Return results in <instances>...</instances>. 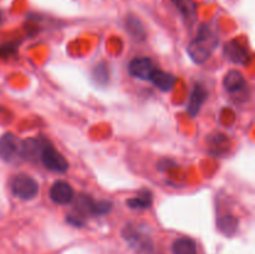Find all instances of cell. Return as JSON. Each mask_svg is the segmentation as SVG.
Returning <instances> with one entry per match:
<instances>
[{"instance_id":"15","label":"cell","mask_w":255,"mask_h":254,"mask_svg":"<svg viewBox=\"0 0 255 254\" xmlns=\"http://www.w3.org/2000/svg\"><path fill=\"white\" fill-rule=\"evenodd\" d=\"M96 201L89 194H79L75 199V209L82 216H94Z\"/></svg>"},{"instance_id":"16","label":"cell","mask_w":255,"mask_h":254,"mask_svg":"<svg viewBox=\"0 0 255 254\" xmlns=\"http://www.w3.org/2000/svg\"><path fill=\"white\" fill-rule=\"evenodd\" d=\"M172 252L173 254H197V244L192 238L182 237L173 242Z\"/></svg>"},{"instance_id":"23","label":"cell","mask_w":255,"mask_h":254,"mask_svg":"<svg viewBox=\"0 0 255 254\" xmlns=\"http://www.w3.org/2000/svg\"><path fill=\"white\" fill-rule=\"evenodd\" d=\"M1 22H2V14L1 11H0V25H1Z\"/></svg>"},{"instance_id":"5","label":"cell","mask_w":255,"mask_h":254,"mask_svg":"<svg viewBox=\"0 0 255 254\" xmlns=\"http://www.w3.org/2000/svg\"><path fill=\"white\" fill-rule=\"evenodd\" d=\"M154 65L148 57H136L129 62L128 71L133 77L139 80H149L154 72Z\"/></svg>"},{"instance_id":"9","label":"cell","mask_w":255,"mask_h":254,"mask_svg":"<svg viewBox=\"0 0 255 254\" xmlns=\"http://www.w3.org/2000/svg\"><path fill=\"white\" fill-rule=\"evenodd\" d=\"M223 86L229 94H238V92L247 89V81L242 72L232 70L224 76Z\"/></svg>"},{"instance_id":"2","label":"cell","mask_w":255,"mask_h":254,"mask_svg":"<svg viewBox=\"0 0 255 254\" xmlns=\"http://www.w3.org/2000/svg\"><path fill=\"white\" fill-rule=\"evenodd\" d=\"M0 158L11 164L22 161V141L11 132L0 137Z\"/></svg>"},{"instance_id":"11","label":"cell","mask_w":255,"mask_h":254,"mask_svg":"<svg viewBox=\"0 0 255 254\" xmlns=\"http://www.w3.org/2000/svg\"><path fill=\"white\" fill-rule=\"evenodd\" d=\"M149 81L159 89L161 91H171L173 89V86L176 85L177 82V77L174 75L169 74V72H164L161 71V70H154V72L152 74L151 79Z\"/></svg>"},{"instance_id":"19","label":"cell","mask_w":255,"mask_h":254,"mask_svg":"<svg viewBox=\"0 0 255 254\" xmlns=\"http://www.w3.org/2000/svg\"><path fill=\"white\" fill-rule=\"evenodd\" d=\"M92 77L97 85H106L110 79V69L107 62L101 61L95 65L94 70H92Z\"/></svg>"},{"instance_id":"21","label":"cell","mask_w":255,"mask_h":254,"mask_svg":"<svg viewBox=\"0 0 255 254\" xmlns=\"http://www.w3.org/2000/svg\"><path fill=\"white\" fill-rule=\"evenodd\" d=\"M16 45L15 44H4L0 45V57H10L16 52Z\"/></svg>"},{"instance_id":"12","label":"cell","mask_w":255,"mask_h":254,"mask_svg":"<svg viewBox=\"0 0 255 254\" xmlns=\"http://www.w3.org/2000/svg\"><path fill=\"white\" fill-rule=\"evenodd\" d=\"M124 238L127 239V241L129 242V244H132L134 248L147 249V241H148V239L146 238L144 234H142L141 232L138 231V228H136V226L128 224V226L125 227Z\"/></svg>"},{"instance_id":"4","label":"cell","mask_w":255,"mask_h":254,"mask_svg":"<svg viewBox=\"0 0 255 254\" xmlns=\"http://www.w3.org/2000/svg\"><path fill=\"white\" fill-rule=\"evenodd\" d=\"M40 161L44 164L45 168L56 172V173H65L69 169L67 159L59 151H56L47 141L42 147L41 153H40Z\"/></svg>"},{"instance_id":"1","label":"cell","mask_w":255,"mask_h":254,"mask_svg":"<svg viewBox=\"0 0 255 254\" xmlns=\"http://www.w3.org/2000/svg\"><path fill=\"white\" fill-rule=\"evenodd\" d=\"M217 45H218V37L208 26L203 25L198 30L196 39L188 45L187 52L196 64H202L209 59Z\"/></svg>"},{"instance_id":"18","label":"cell","mask_w":255,"mask_h":254,"mask_svg":"<svg viewBox=\"0 0 255 254\" xmlns=\"http://www.w3.org/2000/svg\"><path fill=\"white\" fill-rule=\"evenodd\" d=\"M171 1L187 21H193L196 17V4L192 0H171Z\"/></svg>"},{"instance_id":"6","label":"cell","mask_w":255,"mask_h":254,"mask_svg":"<svg viewBox=\"0 0 255 254\" xmlns=\"http://www.w3.org/2000/svg\"><path fill=\"white\" fill-rule=\"evenodd\" d=\"M224 55L228 57V60L238 65L248 64L249 57H251L248 49L236 40L227 42L224 46Z\"/></svg>"},{"instance_id":"14","label":"cell","mask_w":255,"mask_h":254,"mask_svg":"<svg viewBox=\"0 0 255 254\" xmlns=\"http://www.w3.org/2000/svg\"><path fill=\"white\" fill-rule=\"evenodd\" d=\"M238 218L232 216V214H226V216L219 217L218 221H217V227H218L219 232L227 237L234 236L237 231H238Z\"/></svg>"},{"instance_id":"17","label":"cell","mask_w":255,"mask_h":254,"mask_svg":"<svg viewBox=\"0 0 255 254\" xmlns=\"http://www.w3.org/2000/svg\"><path fill=\"white\" fill-rule=\"evenodd\" d=\"M127 206L132 209H147L152 204V193L149 191H142L138 196L127 199Z\"/></svg>"},{"instance_id":"13","label":"cell","mask_w":255,"mask_h":254,"mask_svg":"<svg viewBox=\"0 0 255 254\" xmlns=\"http://www.w3.org/2000/svg\"><path fill=\"white\" fill-rule=\"evenodd\" d=\"M125 29L131 35L132 39H134L136 41H143L146 39V30H144L142 22L136 16L129 15V16L126 17V20H125Z\"/></svg>"},{"instance_id":"8","label":"cell","mask_w":255,"mask_h":254,"mask_svg":"<svg viewBox=\"0 0 255 254\" xmlns=\"http://www.w3.org/2000/svg\"><path fill=\"white\" fill-rule=\"evenodd\" d=\"M46 141L36 138V137H29V138L24 139L22 141V159L35 162L36 158H40V153H41L42 147L46 143Z\"/></svg>"},{"instance_id":"20","label":"cell","mask_w":255,"mask_h":254,"mask_svg":"<svg viewBox=\"0 0 255 254\" xmlns=\"http://www.w3.org/2000/svg\"><path fill=\"white\" fill-rule=\"evenodd\" d=\"M112 207H114V204L110 201H96L94 216H104V214L110 213Z\"/></svg>"},{"instance_id":"10","label":"cell","mask_w":255,"mask_h":254,"mask_svg":"<svg viewBox=\"0 0 255 254\" xmlns=\"http://www.w3.org/2000/svg\"><path fill=\"white\" fill-rule=\"evenodd\" d=\"M207 96H208L207 90L204 89L202 85L197 84L196 86H194L193 91H192L191 99H189L188 106H187V111H188V114L191 115L192 117L198 115L199 110H201V107L203 106V104L206 102Z\"/></svg>"},{"instance_id":"7","label":"cell","mask_w":255,"mask_h":254,"mask_svg":"<svg viewBox=\"0 0 255 254\" xmlns=\"http://www.w3.org/2000/svg\"><path fill=\"white\" fill-rule=\"evenodd\" d=\"M50 198L57 204H67L74 199V189L67 182L56 181L50 188Z\"/></svg>"},{"instance_id":"3","label":"cell","mask_w":255,"mask_h":254,"mask_svg":"<svg viewBox=\"0 0 255 254\" xmlns=\"http://www.w3.org/2000/svg\"><path fill=\"white\" fill-rule=\"evenodd\" d=\"M10 189H11L12 194L19 199L30 201V199H34L39 193V184L32 177L20 173L11 178Z\"/></svg>"},{"instance_id":"22","label":"cell","mask_w":255,"mask_h":254,"mask_svg":"<svg viewBox=\"0 0 255 254\" xmlns=\"http://www.w3.org/2000/svg\"><path fill=\"white\" fill-rule=\"evenodd\" d=\"M66 221L67 223L71 224L74 227H84L85 226V222L82 221V218L80 216H72V214H69L66 217Z\"/></svg>"}]
</instances>
